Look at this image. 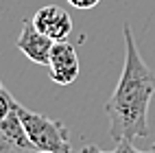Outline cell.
<instances>
[{
	"label": "cell",
	"instance_id": "cell-9",
	"mask_svg": "<svg viewBox=\"0 0 155 153\" xmlns=\"http://www.w3.org/2000/svg\"><path fill=\"white\" fill-rule=\"evenodd\" d=\"M68 2L72 7H77V9H94L101 0H68Z\"/></svg>",
	"mask_w": 155,
	"mask_h": 153
},
{
	"label": "cell",
	"instance_id": "cell-5",
	"mask_svg": "<svg viewBox=\"0 0 155 153\" xmlns=\"http://www.w3.org/2000/svg\"><path fill=\"white\" fill-rule=\"evenodd\" d=\"M33 24L53 42H57V39H68L72 31V18L68 15L66 9H61L57 5H46L35 11Z\"/></svg>",
	"mask_w": 155,
	"mask_h": 153
},
{
	"label": "cell",
	"instance_id": "cell-7",
	"mask_svg": "<svg viewBox=\"0 0 155 153\" xmlns=\"http://www.w3.org/2000/svg\"><path fill=\"white\" fill-rule=\"evenodd\" d=\"M11 92H9L5 85H2V81H0V120H2L9 111H11Z\"/></svg>",
	"mask_w": 155,
	"mask_h": 153
},
{
	"label": "cell",
	"instance_id": "cell-12",
	"mask_svg": "<svg viewBox=\"0 0 155 153\" xmlns=\"http://www.w3.org/2000/svg\"><path fill=\"white\" fill-rule=\"evenodd\" d=\"M153 147H155V145H153Z\"/></svg>",
	"mask_w": 155,
	"mask_h": 153
},
{
	"label": "cell",
	"instance_id": "cell-4",
	"mask_svg": "<svg viewBox=\"0 0 155 153\" xmlns=\"http://www.w3.org/2000/svg\"><path fill=\"white\" fill-rule=\"evenodd\" d=\"M53 44L55 42L33 24V20H24L22 22V31H20V35L15 39V46L22 50L33 64L48 66V57H50Z\"/></svg>",
	"mask_w": 155,
	"mask_h": 153
},
{
	"label": "cell",
	"instance_id": "cell-2",
	"mask_svg": "<svg viewBox=\"0 0 155 153\" xmlns=\"http://www.w3.org/2000/svg\"><path fill=\"white\" fill-rule=\"evenodd\" d=\"M11 105L15 107L18 116L26 129V136L33 142L35 149H46V151H53V153H72L70 131L64 122L37 114V111L20 105L15 98L11 101Z\"/></svg>",
	"mask_w": 155,
	"mask_h": 153
},
{
	"label": "cell",
	"instance_id": "cell-3",
	"mask_svg": "<svg viewBox=\"0 0 155 153\" xmlns=\"http://www.w3.org/2000/svg\"><path fill=\"white\" fill-rule=\"evenodd\" d=\"M48 70H50V79L59 85H70L74 83L79 77V57L77 50L70 42L66 39H57L50 48V57H48Z\"/></svg>",
	"mask_w": 155,
	"mask_h": 153
},
{
	"label": "cell",
	"instance_id": "cell-11",
	"mask_svg": "<svg viewBox=\"0 0 155 153\" xmlns=\"http://www.w3.org/2000/svg\"><path fill=\"white\" fill-rule=\"evenodd\" d=\"M35 153H53V151H46V149H37Z\"/></svg>",
	"mask_w": 155,
	"mask_h": 153
},
{
	"label": "cell",
	"instance_id": "cell-6",
	"mask_svg": "<svg viewBox=\"0 0 155 153\" xmlns=\"http://www.w3.org/2000/svg\"><path fill=\"white\" fill-rule=\"evenodd\" d=\"M13 101V98H11ZM33 142L28 140L26 129L20 120L15 107L0 120V153H13V151H33Z\"/></svg>",
	"mask_w": 155,
	"mask_h": 153
},
{
	"label": "cell",
	"instance_id": "cell-1",
	"mask_svg": "<svg viewBox=\"0 0 155 153\" xmlns=\"http://www.w3.org/2000/svg\"><path fill=\"white\" fill-rule=\"evenodd\" d=\"M125 37V64L118 85L109 96L105 111L109 116V136L120 142L149 136V103L155 92V75L144 64L136 37L129 24L122 26Z\"/></svg>",
	"mask_w": 155,
	"mask_h": 153
},
{
	"label": "cell",
	"instance_id": "cell-10",
	"mask_svg": "<svg viewBox=\"0 0 155 153\" xmlns=\"http://www.w3.org/2000/svg\"><path fill=\"white\" fill-rule=\"evenodd\" d=\"M79 153H118V149L116 151H101L98 147H94V145H90V147H83Z\"/></svg>",
	"mask_w": 155,
	"mask_h": 153
},
{
	"label": "cell",
	"instance_id": "cell-8",
	"mask_svg": "<svg viewBox=\"0 0 155 153\" xmlns=\"http://www.w3.org/2000/svg\"><path fill=\"white\" fill-rule=\"evenodd\" d=\"M118 153H155V147H153L151 151H140V149L133 147L129 140H120V142H118Z\"/></svg>",
	"mask_w": 155,
	"mask_h": 153
}]
</instances>
